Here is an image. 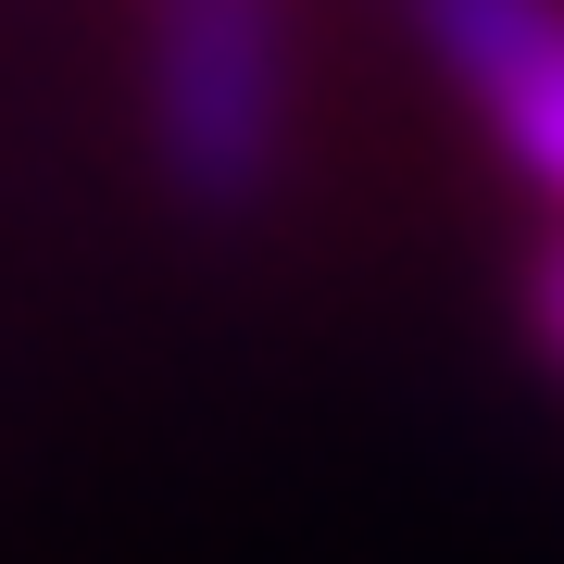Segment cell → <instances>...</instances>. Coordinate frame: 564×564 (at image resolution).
Instances as JSON below:
<instances>
[{
	"label": "cell",
	"mask_w": 564,
	"mask_h": 564,
	"mask_svg": "<svg viewBox=\"0 0 564 564\" xmlns=\"http://www.w3.org/2000/svg\"><path fill=\"white\" fill-rule=\"evenodd\" d=\"M402 25L477 101L514 176L564 202V0H402Z\"/></svg>",
	"instance_id": "7a4b0ae2"
},
{
	"label": "cell",
	"mask_w": 564,
	"mask_h": 564,
	"mask_svg": "<svg viewBox=\"0 0 564 564\" xmlns=\"http://www.w3.org/2000/svg\"><path fill=\"white\" fill-rule=\"evenodd\" d=\"M151 163L202 226H239L289 176V13L151 0Z\"/></svg>",
	"instance_id": "6da1fadb"
},
{
	"label": "cell",
	"mask_w": 564,
	"mask_h": 564,
	"mask_svg": "<svg viewBox=\"0 0 564 564\" xmlns=\"http://www.w3.org/2000/svg\"><path fill=\"white\" fill-rule=\"evenodd\" d=\"M527 339H540V351L564 364V239H552L540 263H527Z\"/></svg>",
	"instance_id": "3957f363"
}]
</instances>
